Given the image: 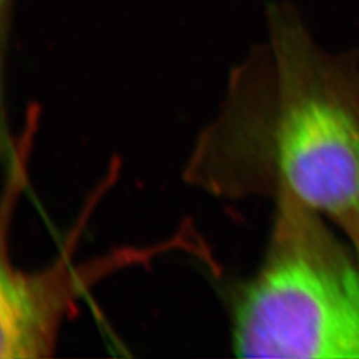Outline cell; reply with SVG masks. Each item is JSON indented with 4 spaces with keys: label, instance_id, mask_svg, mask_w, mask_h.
Masks as SVG:
<instances>
[{
    "label": "cell",
    "instance_id": "obj_1",
    "mask_svg": "<svg viewBox=\"0 0 359 359\" xmlns=\"http://www.w3.org/2000/svg\"><path fill=\"white\" fill-rule=\"evenodd\" d=\"M266 18L269 41L231 72L185 177L226 198L285 188L359 258V51H325L287 3H271Z\"/></svg>",
    "mask_w": 359,
    "mask_h": 359
},
{
    "label": "cell",
    "instance_id": "obj_4",
    "mask_svg": "<svg viewBox=\"0 0 359 359\" xmlns=\"http://www.w3.org/2000/svg\"><path fill=\"white\" fill-rule=\"evenodd\" d=\"M13 1L15 0H1V32L6 35L7 25L10 23V16L13 13Z\"/></svg>",
    "mask_w": 359,
    "mask_h": 359
},
{
    "label": "cell",
    "instance_id": "obj_3",
    "mask_svg": "<svg viewBox=\"0 0 359 359\" xmlns=\"http://www.w3.org/2000/svg\"><path fill=\"white\" fill-rule=\"evenodd\" d=\"M147 252L126 250L72 269L62 256L52 266L25 271L1 261L0 357L40 359L53 355L62 323L81 289L108 271L136 262Z\"/></svg>",
    "mask_w": 359,
    "mask_h": 359
},
{
    "label": "cell",
    "instance_id": "obj_2",
    "mask_svg": "<svg viewBox=\"0 0 359 359\" xmlns=\"http://www.w3.org/2000/svg\"><path fill=\"white\" fill-rule=\"evenodd\" d=\"M256 273L231 306L238 358H359V258L323 216L280 188Z\"/></svg>",
    "mask_w": 359,
    "mask_h": 359
}]
</instances>
